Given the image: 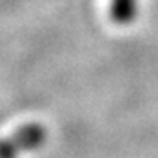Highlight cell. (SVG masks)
<instances>
[{
  "label": "cell",
  "instance_id": "2",
  "mask_svg": "<svg viewBox=\"0 0 158 158\" xmlns=\"http://www.w3.org/2000/svg\"><path fill=\"white\" fill-rule=\"evenodd\" d=\"M138 0H110V15L119 25H128L136 19Z\"/></svg>",
  "mask_w": 158,
  "mask_h": 158
},
{
  "label": "cell",
  "instance_id": "1",
  "mask_svg": "<svg viewBox=\"0 0 158 158\" xmlns=\"http://www.w3.org/2000/svg\"><path fill=\"white\" fill-rule=\"evenodd\" d=\"M47 130L40 123H27L9 136L0 138V158H20L46 143Z\"/></svg>",
  "mask_w": 158,
  "mask_h": 158
}]
</instances>
